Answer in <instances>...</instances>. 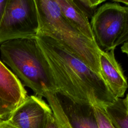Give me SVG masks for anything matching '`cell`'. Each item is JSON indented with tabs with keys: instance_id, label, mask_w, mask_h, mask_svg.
Here are the masks:
<instances>
[{
	"instance_id": "1",
	"label": "cell",
	"mask_w": 128,
	"mask_h": 128,
	"mask_svg": "<svg viewBox=\"0 0 128 128\" xmlns=\"http://www.w3.org/2000/svg\"><path fill=\"white\" fill-rule=\"evenodd\" d=\"M36 40L48 63L58 91L78 102L103 107L116 100L101 75L50 37Z\"/></svg>"
},
{
	"instance_id": "2",
	"label": "cell",
	"mask_w": 128,
	"mask_h": 128,
	"mask_svg": "<svg viewBox=\"0 0 128 128\" xmlns=\"http://www.w3.org/2000/svg\"><path fill=\"white\" fill-rule=\"evenodd\" d=\"M1 58L24 84L36 96L58 91L48 63L36 38L7 41L0 46Z\"/></svg>"
},
{
	"instance_id": "3",
	"label": "cell",
	"mask_w": 128,
	"mask_h": 128,
	"mask_svg": "<svg viewBox=\"0 0 128 128\" xmlns=\"http://www.w3.org/2000/svg\"><path fill=\"white\" fill-rule=\"evenodd\" d=\"M34 0L38 24L37 36L54 39L100 74L99 53L102 50L96 42L84 35L64 18L56 0Z\"/></svg>"
},
{
	"instance_id": "4",
	"label": "cell",
	"mask_w": 128,
	"mask_h": 128,
	"mask_svg": "<svg viewBox=\"0 0 128 128\" xmlns=\"http://www.w3.org/2000/svg\"><path fill=\"white\" fill-rule=\"evenodd\" d=\"M38 26L34 0H8L0 22V44L16 39L36 38Z\"/></svg>"
},
{
	"instance_id": "5",
	"label": "cell",
	"mask_w": 128,
	"mask_h": 128,
	"mask_svg": "<svg viewBox=\"0 0 128 128\" xmlns=\"http://www.w3.org/2000/svg\"><path fill=\"white\" fill-rule=\"evenodd\" d=\"M125 20V8L119 3L106 2L98 8L90 23L96 42L101 50H114L123 30Z\"/></svg>"
},
{
	"instance_id": "6",
	"label": "cell",
	"mask_w": 128,
	"mask_h": 128,
	"mask_svg": "<svg viewBox=\"0 0 128 128\" xmlns=\"http://www.w3.org/2000/svg\"><path fill=\"white\" fill-rule=\"evenodd\" d=\"M52 112L42 97L32 95L12 112L8 120L19 128H44L46 118Z\"/></svg>"
},
{
	"instance_id": "7",
	"label": "cell",
	"mask_w": 128,
	"mask_h": 128,
	"mask_svg": "<svg viewBox=\"0 0 128 128\" xmlns=\"http://www.w3.org/2000/svg\"><path fill=\"white\" fill-rule=\"evenodd\" d=\"M114 50L99 53L100 74L116 99L122 98L128 88L126 78L116 60Z\"/></svg>"
},
{
	"instance_id": "8",
	"label": "cell",
	"mask_w": 128,
	"mask_h": 128,
	"mask_svg": "<svg viewBox=\"0 0 128 128\" xmlns=\"http://www.w3.org/2000/svg\"><path fill=\"white\" fill-rule=\"evenodd\" d=\"M27 96L21 81L0 60V98L15 110Z\"/></svg>"
},
{
	"instance_id": "9",
	"label": "cell",
	"mask_w": 128,
	"mask_h": 128,
	"mask_svg": "<svg viewBox=\"0 0 128 128\" xmlns=\"http://www.w3.org/2000/svg\"><path fill=\"white\" fill-rule=\"evenodd\" d=\"M56 2L64 18L84 35L96 42L89 19L74 0H56Z\"/></svg>"
},
{
	"instance_id": "10",
	"label": "cell",
	"mask_w": 128,
	"mask_h": 128,
	"mask_svg": "<svg viewBox=\"0 0 128 128\" xmlns=\"http://www.w3.org/2000/svg\"><path fill=\"white\" fill-rule=\"evenodd\" d=\"M104 108L114 128H128V112L124 98H117Z\"/></svg>"
},
{
	"instance_id": "11",
	"label": "cell",
	"mask_w": 128,
	"mask_h": 128,
	"mask_svg": "<svg viewBox=\"0 0 128 128\" xmlns=\"http://www.w3.org/2000/svg\"><path fill=\"white\" fill-rule=\"evenodd\" d=\"M75 4L90 20L94 16L98 6L106 0H74Z\"/></svg>"
},
{
	"instance_id": "12",
	"label": "cell",
	"mask_w": 128,
	"mask_h": 128,
	"mask_svg": "<svg viewBox=\"0 0 128 128\" xmlns=\"http://www.w3.org/2000/svg\"><path fill=\"white\" fill-rule=\"evenodd\" d=\"M124 8L126 10V20L124 28L120 36L117 40L113 46L114 50L116 46L128 40V6H124Z\"/></svg>"
},
{
	"instance_id": "13",
	"label": "cell",
	"mask_w": 128,
	"mask_h": 128,
	"mask_svg": "<svg viewBox=\"0 0 128 128\" xmlns=\"http://www.w3.org/2000/svg\"><path fill=\"white\" fill-rule=\"evenodd\" d=\"M14 110L0 98V123L8 120Z\"/></svg>"
},
{
	"instance_id": "14",
	"label": "cell",
	"mask_w": 128,
	"mask_h": 128,
	"mask_svg": "<svg viewBox=\"0 0 128 128\" xmlns=\"http://www.w3.org/2000/svg\"><path fill=\"white\" fill-rule=\"evenodd\" d=\"M44 128H58L52 112L48 114Z\"/></svg>"
},
{
	"instance_id": "15",
	"label": "cell",
	"mask_w": 128,
	"mask_h": 128,
	"mask_svg": "<svg viewBox=\"0 0 128 128\" xmlns=\"http://www.w3.org/2000/svg\"><path fill=\"white\" fill-rule=\"evenodd\" d=\"M0 128H18L16 126L12 124L8 120L0 123Z\"/></svg>"
},
{
	"instance_id": "16",
	"label": "cell",
	"mask_w": 128,
	"mask_h": 128,
	"mask_svg": "<svg viewBox=\"0 0 128 128\" xmlns=\"http://www.w3.org/2000/svg\"><path fill=\"white\" fill-rule=\"evenodd\" d=\"M8 0H0V22L2 18Z\"/></svg>"
},
{
	"instance_id": "17",
	"label": "cell",
	"mask_w": 128,
	"mask_h": 128,
	"mask_svg": "<svg viewBox=\"0 0 128 128\" xmlns=\"http://www.w3.org/2000/svg\"><path fill=\"white\" fill-rule=\"evenodd\" d=\"M121 50L123 53L126 54L128 56V40L122 44L121 46Z\"/></svg>"
},
{
	"instance_id": "18",
	"label": "cell",
	"mask_w": 128,
	"mask_h": 128,
	"mask_svg": "<svg viewBox=\"0 0 128 128\" xmlns=\"http://www.w3.org/2000/svg\"><path fill=\"white\" fill-rule=\"evenodd\" d=\"M112 2H116L118 3H122L126 6H128V0H113Z\"/></svg>"
},
{
	"instance_id": "19",
	"label": "cell",
	"mask_w": 128,
	"mask_h": 128,
	"mask_svg": "<svg viewBox=\"0 0 128 128\" xmlns=\"http://www.w3.org/2000/svg\"><path fill=\"white\" fill-rule=\"evenodd\" d=\"M124 102L126 108L128 112V93L127 94L126 97L124 98Z\"/></svg>"
}]
</instances>
